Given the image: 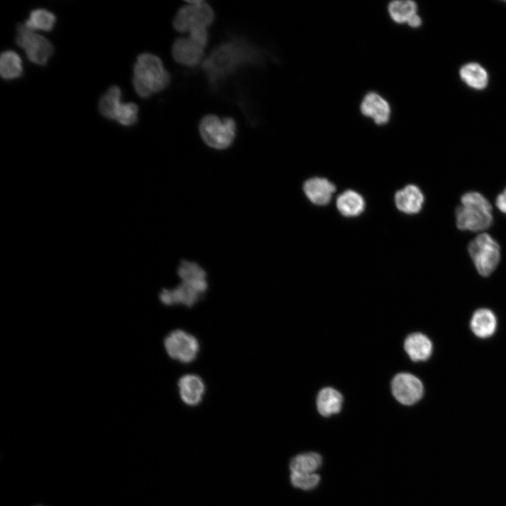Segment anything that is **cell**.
Wrapping results in <instances>:
<instances>
[{"mask_svg":"<svg viewBox=\"0 0 506 506\" xmlns=\"http://www.w3.org/2000/svg\"><path fill=\"white\" fill-rule=\"evenodd\" d=\"M342 401V394L336 389L324 388L318 395L317 408L321 415L328 417L341 410Z\"/></svg>","mask_w":506,"mask_h":506,"instance_id":"obj_18","label":"cell"},{"mask_svg":"<svg viewBox=\"0 0 506 506\" xmlns=\"http://www.w3.org/2000/svg\"><path fill=\"white\" fill-rule=\"evenodd\" d=\"M23 72L22 59L12 50L3 51L0 57V74L3 79L11 80L19 78Z\"/></svg>","mask_w":506,"mask_h":506,"instance_id":"obj_20","label":"cell"},{"mask_svg":"<svg viewBox=\"0 0 506 506\" xmlns=\"http://www.w3.org/2000/svg\"><path fill=\"white\" fill-rule=\"evenodd\" d=\"M460 75L465 84L474 89H483L488 84V77L486 71L476 63H469L463 65L460 69Z\"/></svg>","mask_w":506,"mask_h":506,"instance_id":"obj_22","label":"cell"},{"mask_svg":"<svg viewBox=\"0 0 506 506\" xmlns=\"http://www.w3.org/2000/svg\"><path fill=\"white\" fill-rule=\"evenodd\" d=\"M361 112L372 119L377 124H387L390 118L391 109L389 103L375 92L366 94L361 103Z\"/></svg>","mask_w":506,"mask_h":506,"instance_id":"obj_13","label":"cell"},{"mask_svg":"<svg viewBox=\"0 0 506 506\" xmlns=\"http://www.w3.org/2000/svg\"><path fill=\"white\" fill-rule=\"evenodd\" d=\"M164 346L170 358L183 364H189L196 358L200 350L197 338L178 329L169 332L164 339Z\"/></svg>","mask_w":506,"mask_h":506,"instance_id":"obj_9","label":"cell"},{"mask_svg":"<svg viewBox=\"0 0 506 506\" xmlns=\"http://www.w3.org/2000/svg\"><path fill=\"white\" fill-rule=\"evenodd\" d=\"M337 207L345 216L352 217L359 215L365 208L363 197L353 190H348L339 195L337 199Z\"/></svg>","mask_w":506,"mask_h":506,"instance_id":"obj_19","label":"cell"},{"mask_svg":"<svg viewBox=\"0 0 506 506\" xmlns=\"http://www.w3.org/2000/svg\"><path fill=\"white\" fill-rule=\"evenodd\" d=\"M264 63V51L242 37H233L216 46L202 64L213 86L246 65Z\"/></svg>","mask_w":506,"mask_h":506,"instance_id":"obj_1","label":"cell"},{"mask_svg":"<svg viewBox=\"0 0 506 506\" xmlns=\"http://www.w3.org/2000/svg\"><path fill=\"white\" fill-rule=\"evenodd\" d=\"M424 202V195L420 188L415 185H408L395 194L396 207L402 212L408 214L418 213Z\"/></svg>","mask_w":506,"mask_h":506,"instance_id":"obj_15","label":"cell"},{"mask_svg":"<svg viewBox=\"0 0 506 506\" xmlns=\"http://www.w3.org/2000/svg\"><path fill=\"white\" fill-rule=\"evenodd\" d=\"M56 22V16L54 13L46 9L38 8L30 12L24 24L33 31L38 30L49 32L53 29Z\"/></svg>","mask_w":506,"mask_h":506,"instance_id":"obj_24","label":"cell"},{"mask_svg":"<svg viewBox=\"0 0 506 506\" xmlns=\"http://www.w3.org/2000/svg\"><path fill=\"white\" fill-rule=\"evenodd\" d=\"M199 131L204 142L216 150L228 148L236 136V123L231 117L207 115L200 121Z\"/></svg>","mask_w":506,"mask_h":506,"instance_id":"obj_5","label":"cell"},{"mask_svg":"<svg viewBox=\"0 0 506 506\" xmlns=\"http://www.w3.org/2000/svg\"><path fill=\"white\" fill-rule=\"evenodd\" d=\"M468 252L479 273L491 275L500 259V247L488 233H481L468 245Z\"/></svg>","mask_w":506,"mask_h":506,"instance_id":"obj_6","label":"cell"},{"mask_svg":"<svg viewBox=\"0 0 506 506\" xmlns=\"http://www.w3.org/2000/svg\"><path fill=\"white\" fill-rule=\"evenodd\" d=\"M304 191L309 200L317 205H325L331 200L336 188L325 178L313 177L304 183Z\"/></svg>","mask_w":506,"mask_h":506,"instance_id":"obj_14","label":"cell"},{"mask_svg":"<svg viewBox=\"0 0 506 506\" xmlns=\"http://www.w3.org/2000/svg\"><path fill=\"white\" fill-rule=\"evenodd\" d=\"M181 283L173 289H163L159 297L167 306L193 307L208 288L206 272L197 264L183 260L178 267Z\"/></svg>","mask_w":506,"mask_h":506,"instance_id":"obj_2","label":"cell"},{"mask_svg":"<svg viewBox=\"0 0 506 506\" xmlns=\"http://www.w3.org/2000/svg\"><path fill=\"white\" fill-rule=\"evenodd\" d=\"M495 205L500 211L506 214V188L497 196Z\"/></svg>","mask_w":506,"mask_h":506,"instance_id":"obj_28","label":"cell"},{"mask_svg":"<svg viewBox=\"0 0 506 506\" xmlns=\"http://www.w3.org/2000/svg\"><path fill=\"white\" fill-rule=\"evenodd\" d=\"M205 48L190 37L178 38L172 46V56L182 65L194 67L201 62Z\"/></svg>","mask_w":506,"mask_h":506,"instance_id":"obj_11","label":"cell"},{"mask_svg":"<svg viewBox=\"0 0 506 506\" xmlns=\"http://www.w3.org/2000/svg\"><path fill=\"white\" fill-rule=\"evenodd\" d=\"M322 458L315 452H307L299 454L290 460L289 467L290 473L310 474L320 467Z\"/></svg>","mask_w":506,"mask_h":506,"instance_id":"obj_21","label":"cell"},{"mask_svg":"<svg viewBox=\"0 0 506 506\" xmlns=\"http://www.w3.org/2000/svg\"><path fill=\"white\" fill-rule=\"evenodd\" d=\"M181 401L188 406L199 405L205 392V384L202 379L194 374L182 376L177 383Z\"/></svg>","mask_w":506,"mask_h":506,"instance_id":"obj_12","label":"cell"},{"mask_svg":"<svg viewBox=\"0 0 506 506\" xmlns=\"http://www.w3.org/2000/svg\"></svg>","mask_w":506,"mask_h":506,"instance_id":"obj_30","label":"cell"},{"mask_svg":"<svg viewBox=\"0 0 506 506\" xmlns=\"http://www.w3.org/2000/svg\"><path fill=\"white\" fill-rule=\"evenodd\" d=\"M456 225L462 231L479 232L486 230L493 222L492 206L481 193H466L455 211Z\"/></svg>","mask_w":506,"mask_h":506,"instance_id":"obj_4","label":"cell"},{"mask_svg":"<svg viewBox=\"0 0 506 506\" xmlns=\"http://www.w3.org/2000/svg\"><path fill=\"white\" fill-rule=\"evenodd\" d=\"M15 42L25 51L29 60L39 65H46L53 53L51 42L25 24L18 25Z\"/></svg>","mask_w":506,"mask_h":506,"instance_id":"obj_7","label":"cell"},{"mask_svg":"<svg viewBox=\"0 0 506 506\" xmlns=\"http://www.w3.org/2000/svg\"><path fill=\"white\" fill-rule=\"evenodd\" d=\"M391 390L396 399L403 405H413L422 396V382L409 373L396 375L391 382Z\"/></svg>","mask_w":506,"mask_h":506,"instance_id":"obj_10","label":"cell"},{"mask_svg":"<svg viewBox=\"0 0 506 506\" xmlns=\"http://www.w3.org/2000/svg\"><path fill=\"white\" fill-rule=\"evenodd\" d=\"M132 83L136 93L147 98L166 89L170 76L161 59L152 53L139 55L133 68Z\"/></svg>","mask_w":506,"mask_h":506,"instance_id":"obj_3","label":"cell"},{"mask_svg":"<svg viewBox=\"0 0 506 506\" xmlns=\"http://www.w3.org/2000/svg\"><path fill=\"white\" fill-rule=\"evenodd\" d=\"M404 348L413 361H425L432 353V343L424 335L416 332L410 335L405 340Z\"/></svg>","mask_w":506,"mask_h":506,"instance_id":"obj_16","label":"cell"},{"mask_svg":"<svg viewBox=\"0 0 506 506\" xmlns=\"http://www.w3.org/2000/svg\"><path fill=\"white\" fill-rule=\"evenodd\" d=\"M122 91L117 86H110L100 97L98 110L104 117L115 119L117 112L122 104Z\"/></svg>","mask_w":506,"mask_h":506,"instance_id":"obj_23","label":"cell"},{"mask_svg":"<svg viewBox=\"0 0 506 506\" xmlns=\"http://www.w3.org/2000/svg\"><path fill=\"white\" fill-rule=\"evenodd\" d=\"M422 23V20L420 17L416 14L413 15L407 22V24L413 28L419 27Z\"/></svg>","mask_w":506,"mask_h":506,"instance_id":"obj_29","label":"cell"},{"mask_svg":"<svg viewBox=\"0 0 506 506\" xmlns=\"http://www.w3.org/2000/svg\"><path fill=\"white\" fill-rule=\"evenodd\" d=\"M290 479L294 487L307 491L316 488L318 485L320 478L316 473H290Z\"/></svg>","mask_w":506,"mask_h":506,"instance_id":"obj_27","label":"cell"},{"mask_svg":"<svg viewBox=\"0 0 506 506\" xmlns=\"http://www.w3.org/2000/svg\"><path fill=\"white\" fill-rule=\"evenodd\" d=\"M497 325L494 313L488 309H480L474 312L470 321V327L474 334L481 338L491 337L495 331Z\"/></svg>","mask_w":506,"mask_h":506,"instance_id":"obj_17","label":"cell"},{"mask_svg":"<svg viewBox=\"0 0 506 506\" xmlns=\"http://www.w3.org/2000/svg\"><path fill=\"white\" fill-rule=\"evenodd\" d=\"M388 11L392 20L397 23L408 22L417 14V4L410 0H396L388 6Z\"/></svg>","mask_w":506,"mask_h":506,"instance_id":"obj_25","label":"cell"},{"mask_svg":"<svg viewBox=\"0 0 506 506\" xmlns=\"http://www.w3.org/2000/svg\"><path fill=\"white\" fill-rule=\"evenodd\" d=\"M214 18V11L207 3L191 1L178 11L173 26L179 32H190L195 28H207L213 22Z\"/></svg>","mask_w":506,"mask_h":506,"instance_id":"obj_8","label":"cell"},{"mask_svg":"<svg viewBox=\"0 0 506 506\" xmlns=\"http://www.w3.org/2000/svg\"><path fill=\"white\" fill-rule=\"evenodd\" d=\"M138 107L134 103H122L116 115L115 120L121 125L130 126L138 121Z\"/></svg>","mask_w":506,"mask_h":506,"instance_id":"obj_26","label":"cell"}]
</instances>
